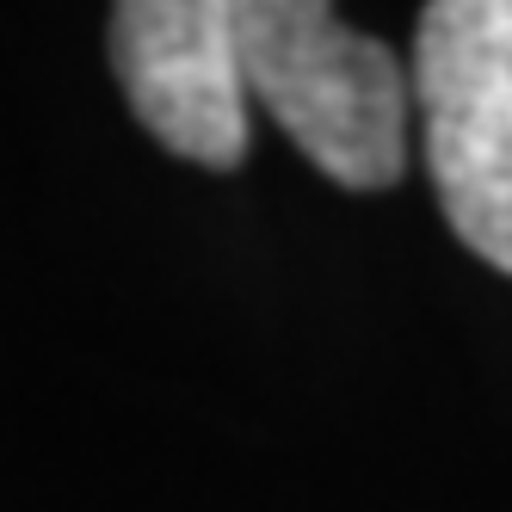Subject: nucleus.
<instances>
[{"label":"nucleus","instance_id":"nucleus-3","mask_svg":"<svg viewBox=\"0 0 512 512\" xmlns=\"http://www.w3.org/2000/svg\"><path fill=\"white\" fill-rule=\"evenodd\" d=\"M112 68L136 124L167 155L229 173L247 155V81L235 0H124Z\"/></svg>","mask_w":512,"mask_h":512},{"label":"nucleus","instance_id":"nucleus-1","mask_svg":"<svg viewBox=\"0 0 512 512\" xmlns=\"http://www.w3.org/2000/svg\"><path fill=\"white\" fill-rule=\"evenodd\" d=\"M247 99L346 192H383L408 167L414 81L383 38L321 0H235Z\"/></svg>","mask_w":512,"mask_h":512},{"label":"nucleus","instance_id":"nucleus-2","mask_svg":"<svg viewBox=\"0 0 512 512\" xmlns=\"http://www.w3.org/2000/svg\"><path fill=\"white\" fill-rule=\"evenodd\" d=\"M414 105L451 235L512 272V0H432L414 31Z\"/></svg>","mask_w":512,"mask_h":512}]
</instances>
